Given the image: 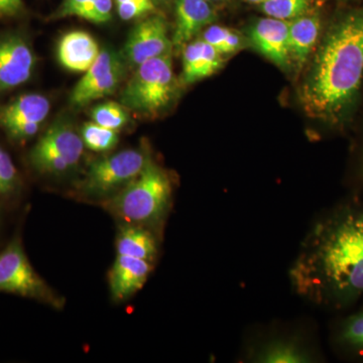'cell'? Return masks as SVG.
<instances>
[{
	"mask_svg": "<svg viewBox=\"0 0 363 363\" xmlns=\"http://www.w3.org/2000/svg\"><path fill=\"white\" fill-rule=\"evenodd\" d=\"M344 1L355 2V4H359V2H363V0H344Z\"/></svg>",
	"mask_w": 363,
	"mask_h": 363,
	"instance_id": "31",
	"label": "cell"
},
{
	"mask_svg": "<svg viewBox=\"0 0 363 363\" xmlns=\"http://www.w3.org/2000/svg\"><path fill=\"white\" fill-rule=\"evenodd\" d=\"M171 195L168 174L150 160L135 180L100 205L124 224L145 227L161 219Z\"/></svg>",
	"mask_w": 363,
	"mask_h": 363,
	"instance_id": "3",
	"label": "cell"
},
{
	"mask_svg": "<svg viewBox=\"0 0 363 363\" xmlns=\"http://www.w3.org/2000/svg\"><path fill=\"white\" fill-rule=\"evenodd\" d=\"M289 23L267 16L255 21L248 30L250 45L281 70H288L292 65Z\"/></svg>",
	"mask_w": 363,
	"mask_h": 363,
	"instance_id": "12",
	"label": "cell"
},
{
	"mask_svg": "<svg viewBox=\"0 0 363 363\" xmlns=\"http://www.w3.org/2000/svg\"><path fill=\"white\" fill-rule=\"evenodd\" d=\"M23 192V181L13 157L0 145V203L13 205L20 199Z\"/></svg>",
	"mask_w": 363,
	"mask_h": 363,
	"instance_id": "19",
	"label": "cell"
},
{
	"mask_svg": "<svg viewBox=\"0 0 363 363\" xmlns=\"http://www.w3.org/2000/svg\"><path fill=\"white\" fill-rule=\"evenodd\" d=\"M80 135L85 147L95 152H108L114 149L118 143L116 130H109L94 121L86 123Z\"/></svg>",
	"mask_w": 363,
	"mask_h": 363,
	"instance_id": "21",
	"label": "cell"
},
{
	"mask_svg": "<svg viewBox=\"0 0 363 363\" xmlns=\"http://www.w3.org/2000/svg\"><path fill=\"white\" fill-rule=\"evenodd\" d=\"M208 2H220L224 1V0H207Z\"/></svg>",
	"mask_w": 363,
	"mask_h": 363,
	"instance_id": "33",
	"label": "cell"
},
{
	"mask_svg": "<svg viewBox=\"0 0 363 363\" xmlns=\"http://www.w3.org/2000/svg\"><path fill=\"white\" fill-rule=\"evenodd\" d=\"M0 206H1V205H0Z\"/></svg>",
	"mask_w": 363,
	"mask_h": 363,
	"instance_id": "35",
	"label": "cell"
},
{
	"mask_svg": "<svg viewBox=\"0 0 363 363\" xmlns=\"http://www.w3.org/2000/svg\"><path fill=\"white\" fill-rule=\"evenodd\" d=\"M101 49L97 40L84 30H72L59 40L57 56L60 64L71 72L85 73L96 61Z\"/></svg>",
	"mask_w": 363,
	"mask_h": 363,
	"instance_id": "15",
	"label": "cell"
},
{
	"mask_svg": "<svg viewBox=\"0 0 363 363\" xmlns=\"http://www.w3.org/2000/svg\"><path fill=\"white\" fill-rule=\"evenodd\" d=\"M173 48L164 16L152 14L133 28L124 44L123 59L136 68L149 60L171 54Z\"/></svg>",
	"mask_w": 363,
	"mask_h": 363,
	"instance_id": "10",
	"label": "cell"
},
{
	"mask_svg": "<svg viewBox=\"0 0 363 363\" xmlns=\"http://www.w3.org/2000/svg\"><path fill=\"white\" fill-rule=\"evenodd\" d=\"M117 13L123 21H131L150 16L154 13L155 4L152 0H130V1L116 4Z\"/></svg>",
	"mask_w": 363,
	"mask_h": 363,
	"instance_id": "25",
	"label": "cell"
},
{
	"mask_svg": "<svg viewBox=\"0 0 363 363\" xmlns=\"http://www.w3.org/2000/svg\"><path fill=\"white\" fill-rule=\"evenodd\" d=\"M50 111L51 102L44 95H20L0 107V128L11 142L25 143L38 135Z\"/></svg>",
	"mask_w": 363,
	"mask_h": 363,
	"instance_id": "8",
	"label": "cell"
},
{
	"mask_svg": "<svg viewBox=\"0 0 363 363\" xmlns=\"http://www.w3.org/2000/svg\"><path fill=\"white\" fill-rule=\"evenodd\" d=\"M112 0H92L79 18L93 23H104L111 21Z\"/></svg>",
	"mask_w": 363,
	"mask_h": 363,
	"instance_id": "26",
	"label": "cell"
},
{
	"mask_svg": "<svg viewBox=\"0 0 363 363\" xmlns=\"http://www.w3.org/2000/svg\"><path fill=\"white\" fill-rule=\"evenodd\" d=\"M300 354L292 347L276 348L267 355L266 359L269 362H298L301 359Z\"/></svg>",
	"mask_w": 363,
	"mask_h": 363,
	"instance_id": "28",
	"label": "cell"
},
{
	"mask_svg": "<svg viewBox=\"0 0 363 363\" xmlns=\"http://www.w3.org/2000/svg\"><path fill=\"white\" fill-rule=\"evenodd\" d=\"M116 252L152 262L157 252L156 240L145 227L123 223L117 234Z\"/></svg>",
	"mask_w": 363,
	"mask_h": 363,
	"instance_id": "18",
	"label": "cell"
},
{
	"mask_svg": "<svg viewBox=\"0 0 363 363\" xmlns=\"http://www.w3.org/2000/svg\"><path fill=\"white\" fill-rule=\"evenodd\" d=\"M0 293L37 301L55 309H62L65 305V300L33 269L21 231H16L0 250Z\"/></svg>",
	"mask_w": 363,
	"mask_h": 363,
	"instance_id": "5",
	"label": "cell"
},
{
	"mask_svg": "<svg viewBox=\"0 0 363 363\" xmlns=\"http://www.w3.org/2000/svg\"><path fill=\"white\" fill-rule=\"evenodd\" d=\"M84 149L80 133L72 124L59 121L33 145L28 154V164L40 175H64L78 166Z\"/></svg>",
	"mask_w": 363,
	"mask_h": 363,
	"instance_id": "7",
	"label": "cell"
},
{
	"mask_svg": "<svg viewBox=\"0 0 363 363\" xmlns=\"http://www.w3.org/2000/svg\"><path fill=\"white\" fill-rule=\"evenodd\" d=\"M202 40L223 56L240 51L248 43L236 30L218 25L207 26L203 32Z\"/></svg>",
	"mask_w": 363,
	"mask_h": 363,
	"instance_id": "20",
	"label": "cell"
},
{
	"mask_svg": "<svg viewBox=\"0 0 363 363\" xmlns=\"http://www.w3.org/2000/svg\"><path fill=\"white\" fill-rule=\"evenodd\" d=\"M311 57L301 104L309 116L342 130L363 93V2L334 14Z\"/></svg>",
	"mask_w": 363,
	"mask_h": 363,
	"instance_id": "1",
	"label": "cell"
},
{
	"mask_svg": "<svg viewBox=\"0 0 363 363\" xmlns=\"http://www.w3.org/2000/svg\"><path fill=\"white\" fill-rule=\"evenodd\" d=\"M176 25L172 42L176 49L192 42L203 28L216 21V13L207 0H177Z\"/></svg>",
	"mask_w": 363,
	"mask_h": 363,
	"instance_id": "14",
	"label": "cell"
},
{
	"mask_svg": "<svg viewBox=\"0 0 363 363\" xmlns=\"http://www.w3.org/2000/svg\"><path fill=\"white\" fill-rule=\"evenodd\" d=\"M298 286L343 307L363 294V208L345 207L320 224L296 269Z\"/></svg>",
	"mask_w": 363,
	"mask_h": 363,
	"instance_id": "2",
	"label": "cell"
},
{
	"mask_svg": "<svg viewBox=\"0 0 363 363\" xmlns=\"http://www.w3.org/2000/svg\"><path fill=\"white\" fill-rule=\"evenodd\" d=\"M92 0H63L61 6H59L57 13L55 14L56 18H68V16H80L81 13L87 7L88 4Z\"/></svg>",
	"mask_w": 363,
	"mask_h": 363,
	"instance_id": "27",
	"label": "cell"
},
{
	"mask_svg": "<svg viewBox=\"0 0 363 363\" xmlns=\"http://www.w3.org/2000/svg\"><path fill=\"white\" fill-rule=\"evenodd\" d=\"M130 1V0H116V4H121V2Z\"/></svg>",
	"mask_w": 363,
	"mask_h": 363,
	"instance_id": "32",
	"label": "cell"
},
{
	"mask_svg": "<svg viewBox=\"0 0 363 363\" xmlns=\"http://www.w3.org/2000/svg\"><path fill=\"white\" fill-rule=\"evenodd\" d=\"M312 0H267L259 4L260 11L269 18L291 21L307 13Z\"/></svg>",
	"mask_w": 363,
	"mask_h": 363,
	"instance_id": "22",
	"label": "cell"
},
{
	"mask_svg": "<svg viewBox=\"0 0 363 363\" xmlns=\"http://www.w3.org/2000/svg\"><path fill=\"white\" fill-rule=\"evenodd\" d=\"M35 52L25 35L18 33L0 37V92L26 84L35 71Z\"/></svg>",
	"mask_w": 363,
	"mask_h": 363,
	"instance_id": "11",
	"label": "cell"
},
{
	"mask_svg": "<svg viewBox=\"0 0 363 363\" xmlns=\"http://www.w3.org/2000/svg\"><path fill=\"white\" fill-rule=\"evenodd\" d=\"M245 1L248 2V4H262V2L267 1V0H245Z\"/></svg>",
	"mask_w": 363,
	"mask_h": 363,
	"instance_id": "30",
	"label": "cell"
},
{
	"mask_svg": "<svg viewBox=\"0 0 363 363\" xmlns=\"http://www.w3.org/2000/svg\"><path fill=\"white\" fill-rule=\"evenodd\" d=\"M150 155L145 149H128L101 157L90 164L76 192L87 199H108L142 173Z\"/></svg>",
	"mask_w": 363,
	"mask_h": 363,
	"instance_id": "6",
	"label": "cell"
},
{
	"mask_svg": "<svg viewBox=\"0 0 363 363\" xmlns=\"http://www.w3.org/2000/svg\"><path fill=\"white\" fill-rule=\"evenodd\" d=\"M91 118L99 125L118 131L128 123V109L121 104L105 102L92 109Z\"/></svg>",
	"mask_w": 363,
	"mask_h": 363,
	"instance_id": "23",
	"label": "cell"
},
{
	"mask_svg": "<svg viewBox=\"0 0 363 363\" xmlns=\"http://www.w3.org/2000/svg\"><path fill=\"white\" fill-rule=\"evenodd\" d=\"M338 339L350 350L363 354V309L347 318L341 327Z\"/></svg>",
	"mask_w": 363,
	"mask_h": 363,
	"instance_id": "24",
	"label": "cell"
},
{
	"mask_svg": "<svg viewBox=\"0 0 363 363\" xmlns=\"http://www.w3.org/2000/svg\"><path fill=\"white\" fill-rule=\"evenodd\" d=\"M175 89L171 52L136 67L121 92V104L138 116L154 117L169 106Z\"/></svg>",
	"mask_w": 363,
	"mask_h": 363,
	"instance_id": "4",
	"label": "cell"
},
{
	"mask_svg": "<svg viewBox=\"0 0 363 363\" xmlns=\"http://www.w3.org/2000/svg\"><path fill=\"white\" fill-rule=\"evenodd\" d=\"M223 64V55L213 47L202 39L192 40L183 48L182 82L190 85L204 80L220 70Z\"/></svg>",
	"mask_w": 363,
	"mask_h": 363,
	"instance_id": "17",
	"label": "cell"
},
{
	"mask_svg": "<svg viewBox=\"0 0 363 363\" xmlns=\"http://www.w3.org/2000/svg\"><path fill=\"white\" fill-rule=\"evenodd\" d=\"M322 33V18L317 11L303 14L289 23L291 59L298 71L311 58Z\"/></svg>",
	"mask_w": 363,
	"mask_h": 363,
	"instance_id": "16",
	"label": "cell"
},
{
	"mask_svg": "<svg viewBox=\"0 0 363 363\" xmlns=\"http://www.w3.org/2000/svg\"><path fill=\"white\" fill-rule=\"evenodd\" d=\"M152 271V262L147 260L117 255L108 274L112 298L119 302L128 300L145 286Z\"/></svg>",
	"mask_w": 363,
	"mask_h": 363,
	"instance_id": "13",
	"label": "cell"
},
{
	"mask_svg": "<svg viewBox=\"0 0 363 363\" xmlns=\"http://www.w3.org/2000/svg\"><path fill=\"white\" fill-rule=\"evenodd\" d=\"M25 11L23 0H0V18H14Z\"/></svg>",
	"mask_w": 363,
	"mask_h": 363,
	"instance_id": "29",
	"label": "cell"
},
{
	"mask_svg": "<svg viewBox=\"0 0 363 363\" xmlns=\"http://www.w3.org/2000/svg\"><path fill=\"white\" fill-rule=\"evenodd\" d=\"M124 76L123 56L104 49L71 92L73 106L82 107L116 92Z\"/></svg>",
	"mask_w": 363,
	"mask_h": 363,
	"instance_id": "9",
	"label": "cell"
},
{
	"mask_svg": "<svg viewBox=\"0 0 363 363\" xmlns=\"http://www.w3.org/2000/svg\"><path fill=\"white\" fill-rule=\"evenodd\" d=\"M362 172H363V140H362Z\"/></svg>",
	"mask_w": 363,
	"mask_h": 363,
	"instance_id": "34",
	"label": "cell"
}]
</instances>
